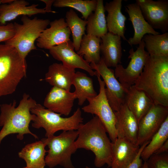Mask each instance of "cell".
<instances>
[{"label":"cell","instance_id":"6da1fadb","mask_svg":"<svg viewBox=\"0 0 168 168\" xmlns=\"http://www.w3.org/2000/svg\"><path fill=\"white\" fill-rule=\"evenodd\" d=\"M134 86L154 104L168 107V56L148 57Z\"/></svg>","mask_w":168,"mask_h":168},{"label":"cell","instance_id":"7a4b0ae2","mask_svg":"<svg viewBox=\"0 0 168 168\" xmlns=\"http://www.w3.org/2000/svg\"><path fill=\"white\" fill-rule=\"evenodd\" d=\"M77 130L78 136L75 142L77 149L92 152L95 156L94 163L96 167H100L105 164L111 167L112 142L99 118L95 115L86 123L81 124Z\"/></svg>","mask_w":168,"mask_h":168},{"label":"cell","instance_id":"3957f363","mask_svg":"<svg viewBox=\"0 0 168 168\" xmlns=\"http://www.w3.org/2000/svg\"><path fill=\"white\" fill-rule=\"evenodd\" d=\"M14 100L12 103L3 104L0 105V144L7 136L16 134L18 139L22 140L25 135L30 134L35 138H38L29 128V124L34 120L35 114L30 110L37 103L29 95L24 93L18 106Z\"/></svg>","mask_w":168,"mask_h":168},{"label":"cell","instance_id":"277c9868","mask_svg":"<svg viewBox=\"0 0 168 168\" xmlns=\"http://www.w3.org/2000/svg\"><path fill=\"white\" fill-rule=\"evenodd\" d=\"M25 59L14 47L0 44V96L13 93L26 75Z\"/></svg>","mask_w":168,"mask_h":168},{"label":"cell","instance_id":"5b68a950","mask_svg":"<svg viewBox=\"0 0 168 168\" xmlns=\"http://www.w3.org/2000/svg\"><path fill=\"white\" fill-rule=\"evenodd\" d=\"M30 111L31 114H35L32 124V127L37 129L44 128L45 131L46 138L54 135L59 130H77L83 119L79 108L72 115L66 118L61 117L60 114L45 109L40 104L37 103Z\"/></svg>","mask_w":168,"mask_h":168},{"label":"cell","instance_id":"8992f818","mask_svg":"<svg viewBox=\"0 0 168 168\" xmlns=\"http://www.w3.org/2000/svg\"><path fill=\"white\" fill-rule=\"evenodd\" d=\"M78 136L77 130L63 131L58 136L41 139L48 148L45 158L46 165L50 168L58 165L65 168H75L71 157L77 150L75 142Z\"/></svg>","mask_w":168,"mask_h":168},{"label":"cell","instance_id":"52a82bcc","mask_svg":"<svg viewBox=\"0 0 168 168\" xmlns=\"http://www.w3.org/2000/svg\"><path fill=\"white\" fill-rule=\"evenodd\" d=\"M22 24L14 23L15 33L13 37L5 42V44L11 46L19 52L26 59L28 54L36 49L35 41L49 25L48 19H39L35 17L31 19L27 16H22Z\"/></svg>","mask_w":168,"mask_h":168},{"label":"cell","instance_id":"ba28073f","mask_svg":"<svg viewBox=\"0 0 168 168\" xmlns=\"http://www.w3.org/2000/svg\"><path fill=\"white\" fill-rule=\"evenodd\" d=\"M100 88L99 92L96 96L88 99L89 104L82 108L85 112L94 114L100 119L104 126L110 139L113 142L117 138L115 127L114 111L108 102L105 92V84L100 76L97 75Z\"/></svg>","mask_w":168,"mask_h":168},{"label":"cell","instance_id":"9c48e42d","mask_svg":"<svg viewBox=\"0 0 168 168\" xmlns=\"http://www.w3.org/2000/svg\"><path fill=\"white\" fill-rule=\"evenodd\" d=\"M145 48L144 43L142 39L135 51L133 48L130 49L128 58L130 59V61L127 67L124 68L120 64L115 67L114 73L116 78L127 90L134 85L142 71L149 55Z\"/></svg>","mask_w":168,"mask_h":168},{"label":"cell","instance_id":"30bf717a","mask_svg":"<svg viewBox=\"0 0 168 168\" xmlns=\"http://www.w3.org/2000/svg\"><path fill=\"white\" fill-rule=\"evenodd\" d=\"M90 64L92 69L95 70L96 76L99 75L102 77L106 87L105 94L109 104L114 112L118 111L125 104L128 90L117 80L114 70L107 66L102 57L98 63Z\"/></svg>","mask_w":168,"mask_h":168},{"label":"cell","instance_id":"8fae6325","mask_svg":"<svg viewBox=\"0 0 168 168\" xmlns=\"http://www.w3.org/2000/svg\"><path fill=\"white\" fill-rule=\"evenodd\" d=\"M168 117V107L153 104L138 123L136 144L141 146L149 141Z\"/></svg>","mask_w":168,"mask_h":168},{"label":"cell","instance_id":"7c38bea8","mask_svg":"<svg viewBox=\"0 0 168 168\" xmlns=\"http://www.w3.org/2000/svg\"><path fill=\"white\" fill-rule=\"evenodd\" d=\"M146 21L163 33L168 30V0H136Z\"/></svg>","mask_w":168,"mask_h":168},{"label":"cell","instance_id":"4fadbf2b","mask_svg":"<svg viewBox=\"0 0 168 168\" xmlns=\"http://www.w3.org/2000/svg\"><path fill=\"white\" fill-rule=\"evenodd\" d=\"M72 42L70 40L52 47L49 52L55 59L71 68H80L87 72L91 76H96L95 71L83 58L74 51Z\"/></svg>","mask_w":168,"mask_h":168},{"label":"cell","instance_id":"5bb4252c","mask_svg":"<svg viewBox=\"0 0 168 168\" xmlns=\"http://www.w3.org/2000/svg\"><path fill=\"white\" fill-rule=\"evenodd\" d=\"M50 26L46 29L36 40L40 48L49 49L52 47L70 40L71 31L63 18L50 22Z\"/></svg>","mask_w":168,"mask_h":168},{"label":"cell","instance_id":"9a60e30c","mask_svg":"<svg viewBox=\"0 0 168 168\" xmlns=\"http://www.w3.org/2000/svg\"><path fill=\"white\" fill-rule=\"evenodd\" d=\"M76 99L74 92L53 86L46 95L43 105L47 109L68 116L72 110Z\"/></svg>","mask_w":168,"mask_h":168},{"label":"cell","instance_id":"2e32d148","mask_svg":"<svg viewBox=\"0 0 168 168\" xmlns=\"http://www.w3.org/2000/svg\"><path fill=\"white\" fill-rule=\"evenodd\" d=\"M114 113L117 138H125L136 144L138 123L135 116L125 104Z\"/></svg>","mask_w":168,"mask_h":168},{"label":"cell","instance_id":"e0dca14e","mask_svg":"<svg viewBox=\"0 0 168 168\" xmlns=\"http://www.w3.org/2000/svg\"><path fill=\"white\" fill-rule=\"evenodd\" d=\"M125 8L129 16L128 20L131 22L134 30L133 36L127 40L130 45L139 44L146 34H160L145 20L140 7L136 2L128 4Z\"/></svg>","mask_w":168,"mask_h":168},{"label":"cell","instance_id":"ac0fdd59","mask_svg":"<svg viewBox=\"0 0 168 168\" xmlns=\"http://www.w3.org/2000/svg\"><path fill=\"white\" fill-rule=\"evenodd\" d=\"M25 0H14L9 4L0 5V25H5L7 22L13 20L20 15L30 17L38 14H45L44 8H38V4L29 6Z\"/></svg>","mask_w":168,"mask_h":168},{"label":"cell","instance_id":"d6986e66","mask_svg":"<svg viewBox=\"0 0 168 168\" xmlns=\"http://www.w3.org/2000/svg\"><path fill=\"white\" fill-rule=\"evenodd\" d=\"M112 142L111 168H127L133 162L140 146L126 139L117 138Z\"/></svg>","mask_w":168,"mask_h":168},{"label":"cell","instance_id":"ffe728a7","mask_svg":"<svg viewBox=\"0 0 168 168\" xmlns=\"http://www.w3.org/2000/svg\"><path fill=\"white\" fill-rule=\"evenodd\" d=\"M100 38V51L105 64L109 68H115L121 63V38L109 32Z\"/></svg>","mask_w":168,"mask_h":168},{"label":"cell","instance_id":"44dd1931","mask_svg":"<svg viewBox=\"0 0 168 168\" xmlns=\"http://www.w3.org/2000/svg\"><path fill=\"white\" fill-rule=\"evenodd\" d=\"M122 2V0H114L106 2L104 7L105 11L108 12L106 19L109 32L116 35L127 41L124 35L127 18L121 12Z\"/></svg>","mask_w":168,"mask_h":168},{"label":"cell","instance_id":"7402d4cb","mask_svg":"<svg viewBox=\"0 0 168 168\" xmlns=\"http://www.w3.org/2000/svg\"><path fill=\"white\" fill-rule=\"evenodd\" d=\"M125 104L135 116L138 123L154 104L144 92L134 85L128 90Z\"/></svg>","mask_w":168,"mask_h":168},{"label":"cell","instance_id":"603a6c76","mask_svg":"<svg viewBox=\"0 0 168 168\" xmlns=\"http://www.w3.org/2000/svg\"><path fill=\"white\" fill-rule=\"evenodd\" d=\"M75 72V69L62 63H54L49 66L45 80L53 86L70 91Z\"/></svg>","mask_w":168,"mask_h":168},{"label":"cell","instance_id":"cb8c5ba5","mask_svg":"<svg viewBox=\"0 0 168 168\" xmlns=\"http://www.w3.org/2000/svg\"><path fill=\"white\" fill-rule=\"evenodd\" d=\"M46 146L41 140L28 144L18 152V156L24 160L28 168H44Z\"/></svg>","mask_w":168,"mask_h":168},{"label":"cell","instance_id":"d4e9b609","mask_svg":"<svg viewBox=\"0 0 168 168\" xmlns=\"http://www.w3.org/2000/svg\"><path fill=\"white\" fill-rule=\"evenodd\" d=\"M105 11L103 1L97 0L96 10L86 20L87 34L100 38L108 32Z\"/></svg>","mask_w":168,"mask_h":168},{"label":"cell","instance_id":"484cf974","mask_svg":"<svg viewBox=\"0 0 168 168\" xmlns=\"http://www.w3.org/2000/svg\"><path fill=\"white\" fill-rule=\"evenodd\" d=\"M72 85L75 86L74 92L80 105H82L88 99L97 95L94 89L92 78L83 72L78 71L75 72Z\"/></svg>","mask_w":168,"mask_h":168},{"label":"cell","instance_id":"4316f807","mask_svg":"<svg viewBox=\"0 0 168 168\" xmlns=\"http://www.w3.org/2000/svg\"><path fill=\"white\" fill-rule=\"evenodd\" d=\"M101 38L88 34L82 37L80 47L77 53L84 57L88 63H98L101 59L100 46Z\"/></svg>","mask_w":168,"mask_h":168},{"label":"cell","instance_id":"83f0119b","mask_svg":"<svg viewBox=\"0 0 168 168\" xmlns=\"http://www.w3.org/2000/svg\"><path fill=\"white\" fill-rule=\"evenodd\" d=\"M142 39L145 48L150 55L168 56V32L161 34H146Z\"/></svg>","mask_w":168,"mask_h":168},{"label":"cell","instance_id":"f1b7e54d","mask_svg":"<svg viewBox=\"0 0 168 168\" xmlns=\"http://www.w3.org/2000/svg\"><path fill=\"white\" fill-rule=\"evenodd\" d=\"M65 17V21L72 33L74 49L77 52L82 37L85 34L87 21L80 18L72 9L66 12Z\"/></svg>","mask_w":168,"mask_h":168},{"label":"cell","instance_id":"f546056e","mask_svg":"<svg viewBox=\"0 0 168 168\" xmlns=\"http://www.w3.org/2000/svg\"><path fill=\"white\" fill-rule=\"evenodd\" d=\"M168 139V117L143 149L141 158L146 161Z\"/></svg>","mask_w":168,"mask_h":168},{"label":"cell","instance_id":"4dcf8cb0","mask_svg":"<svg viewBox=\"0 0 168 168\" xmlns=\"http://www.w3.org/2000/svg\"><path fill=\"white\" fill-rule=\"evenodd\" d=\"M97 0H56L53 6L56 7H70L80 12L86 20L96 10Z\"/></svg>","mask_w":168,"mask_h":168},{"label":"cell","instance_id":"1f68e13d","mask_svg":"<svg viewBox=\"0 0 168 168\" xmlns=\"http://www.w3.org/2000/svg\"><path fill=\"white\" fill-rule=\"evenodd\" d=\"M146 161L148 168H168V153H154Z\"/></svg>","mask_w":168,"mask_h":168},{"label":"cell","instance_id":"d6a6232c","mask_svg":"<svg viewBox=\"0 0 168 168\" xmlns=\"http://www.w3.org/2000/svg\"><path fill=\"white\" fill-rule=\"evenodd\" d=\"M15 33L14 23H10L0 26V42H6L12 38Z\"/></svg>","mask_w":168,"mask_h":168},{"label":"cell","instance_id":"836d02e7","mask_svg":"<svg viewBox=\"0 0 168 168\" xmlns=\"http://www.w3.org/2000/svg\"><path fill=\"white\" fill-rule=\"evenodd\" d=\"M149 141H147L141 146L138 153L133 162L127 168H139L142 163V159L141 158V153L145 147L148 143Z\"/></svg>","mask_w":168,"mask_h":168},{"label":"cell","instance_id":"e575fe53","mask_svg":"<svg viewBox=\"0 0 168 168\" xmlns=\"http://www.w3.org/2000/svg\"><path fill=\"white\" fill-rule=\"evenodd\" d=\"M41 1L45 3L46 6L44 8L46 12H52L53 13H56V12L52 11L51 9V7L52 5L54 2V0H41Z\"/></svg>","mask_w":168,"mask_h":168},{"label":"cell","instance_id":"d590c367","mask_svg":"<svg viewBox=\"0 0 168 168\" xmlns=\"http://www.w3.org/2000/svg\"><path fill=\"white\" fill-rule=\"evenodd\" d=\"M168 152V139L154 153L161 154Z\"/></svg>","mask_w":168,"mask_h":168},{"label":"cell","instance_id":"8d00e7d4","mask_svg":"<svg viewBox=\"0 0 168 168\" xmlns=\"http://www.w3.org/2000/svg\"><path fill=\"white\" fill-rule=\"evenodd\" d=\"M14 0H0V5L9 4L12 2Z\"/></svg>","mask_w":168,"mask_h":168},{"label":"cell","instance_id":"74e56055","mask_svg":"<svg viewBox=\"0 0 168 168\" xmlns=\"http://www.w3.org/2000/svg\"><path fill=\"white\" fill-rule=\"evenodd\" d=\"M139 168H148L146 161H144V163L142 164Z\"/></svg>","mask_w":168,"mask_h":168},{"label":"cell","instance_id":"f35d334b","mask_svg":"<svg viewBox=\"0 0 168 168\" xmlns=\"http://www.w3.org/2000/svg\"><path fill=\"white\" fill-rule=\"evenodd\" d=\"M22 168H28V167H27L26 166H25V167H23Z\"/></svg>","mask_w":168,"mask_h":168},{"label":"cell","instance_id":"ab89813d","mask_svg":"<svg viewBox=\"0 0 168 168\" xmlns=\"http://www.w3.org/2000/svg\"><path fill=\"white\" fill-rule=\"evenodd\" d=\"M86 168H90L88 167V166H86Z\"/></svg>","mask_w":168,"mask_h":168}]
</instances>
